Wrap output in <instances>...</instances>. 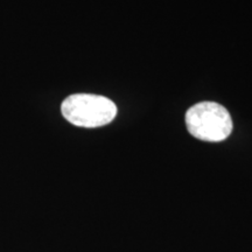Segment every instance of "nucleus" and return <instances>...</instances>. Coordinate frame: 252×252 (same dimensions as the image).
I'll use <instances>...</instances> for the list:
<instances>
[{"label": "nucleus", "mask_w": 252, "mask_h": 252, "mask_svg": "<svg viewBox=\"0 0 252 252\" xmlns=\"http://www.w3.org/2000/svg\"><path fill=\"white\" fill-rule=\"evenodd\" d=\"M186 125L193 137L210 143L225 140L232 132L231 116L216 102H201L189 108Z\"/></svg>", "instance_id": "2"}, {"label": "nucleus", "mask_w": 252, "mask_h": 252, "mask_svg": "<svg viewBox=\"0 0 252 252\" xmlns=\"http://www.w3.org/2000/svg\"><path fill=\"white\" fill-rule=\"evenodd\" d=\"M63 117L80 127L108 125L117 116V106L111 99L93 94H75L62 102Z\"/></svg>", "instance_id": "1"}]
</instances>
